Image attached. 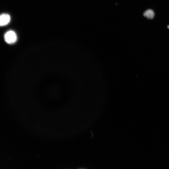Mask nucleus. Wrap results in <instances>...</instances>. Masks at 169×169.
Returning <instances> with one entry per match:
<instances>
[{
  "label": "nucleus",
  "mask_w": 169,
  "mask_h": 169,
  "mask_svg": "<svg viewBox=\"0 0 169 169\" xmlns=\"http://www.w3.org/2000/svg\"><path fill=\"white\" fill-rule=\"evenodd\" d=\"M143 15L149 19H152L154 17L155 13L153 10L149 9L145 12Z\"/></svg>",
  "instance_id": "3"
},
{
  "label": "nucleus",
  "mask_w": 169,
  "mask_h": 169,
  "mask_svg": "<svg viewBox=\"0 0 169 169\" xmlns=\"http://www.w3.org/2000/svg\"><path fill=\"white\" fill-rule=\"evenodd\" d=\"M4 38L5 41L9 44L15 43L17 40V36L16 33L13 31H10L6 33Z\"/></svg>",
  "instance_id": "1"
},
{
  "label": "nucleus",
  "mask_w": 169,
  "mask_h": 169,
  "mask_svg": "<svg viewBox=\"0 0 169 169\" xmlns=\"http://www.w3.org/2000/svg\"><path fill=\"white\" fill-rule=\"evenodd\" d=\"M10 15L7 14L0 15V26H3L8 25L10 21Z\"/></svg>",
  "instance_id": "2"
}]
</instances>
